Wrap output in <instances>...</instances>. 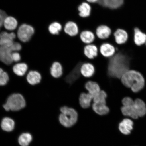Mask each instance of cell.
Segmentation results:
<instances>
[{"mask_svg": "<svg viewBox=\"0 0 146 146\" xmlns=\"http://www.w3.org/2000/svg\"><path fill=\"white\" fill-rule=\"evenodd\" d=\"M78 35L82 42L85 45L94 43L96 38L95 34L92 31L89 30L82 31Z\"/></svg>", "mask_w": 146, "mask_h": 146, "instance_id": "obj_13", "label": "cell"}, {"mask_svg": "<svg viewBox=\"0 0 146 146\" xmlns=\"http://www.w3.org/2000/svg\"><path fill=\"white\" fill-rule=\"evenodd\" d=\"M78 15L83 18H88L91 15L92 7L90 3L85 1L82 2L78 7Z\"/></svg>", "mask_w": 146, "mask_h": 146, "instance_id": "obj_15", "label": "cell"}, {"mask_svg": "<svg viewBox=\"0 0 146 146\" xmlns=\"http://www.w3.org/2000/svg\"><path fill=\"white\" fill-rule=\"evenodd\" d=\"M1 127L3 131L10 132L13 130L15 123L14 120L10 118L5 117L1 121Z\"/></svg>", "mask_w": 146, "mask_h": 146, "instance_id": "obj_27", "label": "cell"}, {"mask_svg": "<svg viewBox=\"0 0 146 146\" xmlns=\"http://www.w3.org/2000/svg\"><path fill=\"white\" fill-rule=\"evenodd\" d=\"M133 108L138 117L143 116L146 113V106L143 100L137 99L134 100Z\"/></svg>", "mask_w": 146, "mask_h": 146, "instance_id": "obj_17", "label": "cell"}, {"mask_svg": "<svg viewBox=\"0 0 146 146\" xmlns=\"http://www.w3.org/2000/svg\"><path fill=\"white\" fill-rule=\"evenodd\" d=\"M82 64L83 62L82 61L79 62L74 69L66 77L65 81L69 84H72L80 77Z\"/></svg>", "mask_w": 146, "mask_h": 146, "instance_id": "obj_14", "label": "cell"}, {"mask_svg": "<svg viewBox=\"0 0 146 146\" xmlns=\"http://www.w3.org/2000/svg\"><path fill=\"white\" fill-rule=\"evenodd\" d=\"M121 81L125 87L132 89L133 92H138L143 88L145 79L140 73L133 70H128L121 78Z\"/></svg>", "mask_w": 146, "mask_h": 146, "instance_id": "obj_2", "label": "cell"}, {"mask_svg": "<svg viewBox=\"0 0 146 146\" xmlns=\"http://www.w3.org/2000/svg\"><path fill=\"white\" fill-rule=\"evenodd\" d=\"M14 51L12 46H0V61L7 65L13 62L12 54Z\"/></svg>", "mask_w": 146, "mask_h": 146, "instance_id": "obj_8", "label": "cell"}, {"mask_svg": "<svg viewBox=\"0 0 146 146\" xmlns=\"http://www.w3.org/2000/svg\"><path fill=\"white\" fill-rule=\"evenodd\" d=\"M126 56L118 53L109 58L108 67V75L113 78H120L128 70V61Z\"/></svg>", "mask_w": 146, "mask_h": 146, "instance_id": "obj_1", "label": "cell"}, {"mask_svg": "<svg viewBox=\"0 0 146 146\" xmlns=\"http://www.w3.org/2000/svg\"><path fill=\"white\" fill-rule=\"evenodd\" d=\"M85 88L88 91L89 94L92 95L93 97L100 91L99 85L94 82H88L86 84Z\"/></svg>", "mask_w": 146, "mask_h": 146, "instance_id": "obj_25", "label": "cell"}, {"mask_svg": "<svg viewBox=\"0 0 146 146\" xmlns=\"http://www.w3.org/2000/svg\"><path fill=\"white\" fill-rule=\"evenodd\" d=\"M133 123L129 119H125L119 124V129L123 134L128 135L133 129Z\"/></svg>", "mask_w": 146, "mask_h": 146, "instance_id": "obj_18", "label": "cell"}, {"mask_svg": "<svg viewBox=\"0 0 146 146\" xmlns=\"http://www.w3.org/2000/svg\"><path fill=\"white\" fill-rule=\"evenodd\" d=\"M85 57L89 60H93L98 57L99 54V48L94 44L85 45L83 49Z\"/></svg>", "mask_w": 146, "mask_h": 146, "instance_id": "obj_11", "label": "cell"}, {"mask_svg": "<svg viewBox=\"0 0 146 146\" xmlns=\"http://www.w3.org/2000/svg\"><path fill=\"white\" fill-rule=\"evenodd\" d=\"M63 27L59 22L54 21L51 23L48 27V31L52 35L57 36L59 35L60 33L63 30Z\"/></svg>", "mask_w": 146, "mask_h": 146, "instance_id": "obj_24", "label": "cell"}, {"mask_svg": "<svg viewBox=\"0 0 146 146\" xmlns=\"http://www.w3.org/2000/svg\"><path fill=\"white\" fill-rule=\"evenodd\" d=\"M34 32L33 27L30 25L23 24L18 29L17 37L21 41L27 42L30 40Z\"/></svg>", "mask_w": 146, "mask_h": 146, "instance_id": "obj_5", "label": "cell"}, {"mask_svg": "<svg viewBox=\"0 0 146 146\" xmlns=\"http://www.w3.org/2000/svg\"><path fill=\"white\" fill-rule=\"evenodd\" d=\"M92 108L97 114L101 115L108 114L110 111L109 108L106 104L94 103L92 105Z\"/></svg>", "mask_w": 146, "mask_h": 146, "instance_id": "obj_23", "label": "cell"}, {"mask_svg": "<svg viewBox=\"0 0 146 146\" xmlns=\"http://www.w3.org/2000/svg\"><path fill=\"white\" fill-rule=\"evenodd\" d=\"M98 48L99 54L104 58H110L116 54L115 47L112 44L108 42L102 43Z\"/></svg>", "mask_w": 146, "mask_h": 146, "instance_id": "obj_6", "label": "cell"}, {"mask_svg": "<svg viewBox=\"0 0 146 146\" xmlns=\"http://www.w3.org/2000/svg\"><path fill=\"white\" fill-rule=\"evenodd\" d=\"M134 41L139 46L143 44L146 41V35L137 28L134 30Z\"/></svg>", "mask_w": 146, "mask_h": 146, "instance_id": "obj_28", "label": "cell"}, {"mask_svg": "<svg viewBox=\"0 0 146 146\" xmlns=\"http://www.w3.org/2000/svg\"><path fill=\"white\" fill-rule=\"evenodd\" d=\"M7 16L6 13L4 11L0 10V29L3 25L5 20Z\"/></svg>", "mask_w": 146, "mask_h": 146, "instance_id": "obj_35", "label": "cell"}, {"mask_svg": "<svg viewBox=\"0 0 146 146\" xmlns=\"http://www.w3.org/2000/svg\"><path fill=\"white\" fill-rule=\"evenodd\" d=\"M50 73L53 77L58 78L63 74L62 67L59 62H56L53 63L50 68Z\"/></svg>", "mask_w": 146, "mask_h": 146, "instance_id": "obj_26", "label": "cell"}, {"mask_svg": "<svg viewBox=\"0 0 146 146\" xmlns=\"http://www.w3.org/2000/svg\"><path fill=\"white\" fill-rule=\"evenodd\" d=\"M25 105L26 102L23 96L19 94H14L9 97L3 107L7 111H17L23 108Z\"/></svg>", "mask_w": 146, "mask_h": 146, "instance_id": "obj_4", "label": "cell"}, {"mask_svg": "<svg viewBox=\"0 0 146 146\" xmlns=\"http://www.w3.org/2000/svg\"><path fill=\"white\" fill-rule=\"evenodd\" d=\"M93 96L89 93H83L80 95L79 102L80 105L83 108H87L90 107Z\"/></svg>", "mask_w": 146, "mask_h": 146, "instance_id": "obj_21", "label": "cell"}, {"mask_svg": "<svg viewBox=\"0 0 146 146\" xmlns=\"http://www.w3.org/2000/svg\"><path fill=\"white\" fill-rule=\"evenodd\" d=\"M115 42L118 45L125 44L128 39V35L126 31L122 28H118L112 34Z\"/></svg>", "mask_w": 146, "mask_h": 146, "instance_id": "obj_12", "label": "cell"}, {"mask_svg": "<svg viewBox=\"0 0 146 146\" xmlns=\"http://www.w3.org/2000/svg\"><path fill=\"white\" fill-rule=\"evenodd\" d=\"M32 139L31 135L28 133H23L18 138V142L21 146H28Z\"/></svg>", "mask_w": 146, "mask_h": 146, "instance_id": "obj_31", "label": "cell"}, {"mask_svg": "<svg viewBox=\"0 0 146 146\" xmlns=\"http://www.w3.org/2000/svg\"><path fill=\"white\" fill-rule=\"evenodd\" d=\"M28 68L27 66L24 63L16 64L13 68L15 74L19 76H23L25 74Z\"/></svg>", "mask_w": 146, "mask_h": 146, "instance_id": "obj_29", "label": "cell"}, {"mask_svg": "<svg viewBox=\"0 0 146 146\" xmlns=\"http://www.w3.org/2000/svg\"><path fill=\"white\" fill-rule=\"evenodd\" d=\"M12 59L13 61L15 62L19 61L21 59V56L19 53L17 52H14L12 53Z\"/></svg>", "mask_w": 146, "mask_h": 146, "instance_id": "obj_36", "label": "cell"}, {"mask_svg": "<svg viewBox=\"0 0 146 146\" xmlns=\"http://www.w3.org/2000/svg\"><path fill=\"white\" fill-rule=\"evenodd\" d=\"M99 1L100 0H85L86 1L91 4L98 3Z\"/></svg>", "mask_w": 146, "mask_h": 146, "instance_id": "obj_37", "label": "cell"}, {"mask_svg": "<svg viewBox=\"0 0 146 146\" xmlns=\"http://www.w3.org/2000/svg\"><path fill=\"white\" fill-rule=\"evenodd\" d=\"M3 25L7 30L13 31L17 27L18 22L15 18L12 16H7L5 20Z\"/></svg>", "mask_w": 146, "mask_h": 146, "instance_id": "obj_22", "label": "cell"}, {"mask_svg": "<svg viewBox=\"0 0 146 146\" xmlns=\"http://www.w3.org/2000/svg\"><path fill=\"white\" fill-rule=\"evenodd\" d=\"M98 4L113 10L121 8L124 3V0H100Z\"/></svg>", "mask_w": 146, "mask_h": 146, "instance_id": "obj_16", "label": "cell"}, {"mask_svg": "<svg viewBox=\"0 0 146 146\" xmlns=\"http://www.w3.org/2000/svg\"><path fill=\"white\" fill-rule=\"evenodd\" d=\"M16 35L13 32L3 31L0 33V46L11 47L13 45Z\"/></svg>", "mask_w": 146, "mask_h": 146, "instance_id": "obj_10", "label": "cell"}, {"mask_svg": "<svg viewBox=\"0 0 146 146\" xmlns=\"http://www.w3.org/2000/svg\"><path fill=\"white\" fill-rule=\"evenodd\" d=\"M9 80V77L8 74L4 72L2 69L0 68V86L6 85Z\"/></svg>", "mask_w": 146, "mask_h": 146, "instance_id": "obj_33", "label": "cell"}, {"mask_svg": "<svg viewBox=\"0 0 146 146\" xmlns=\"http://www.w3.org/2000/svg\"><path fill=\"white\" fill-rule=\"evenodd\" d=\"M95 34L98 39L105 42L110 38L112 35V29L108 25H102L97 27Z\"/></svg>", "mask_w": 146, "mask_h": 146, "instance_id": "obj_7", "label": "cell"}, {"mask_svg": "<svg viewBox=\"0 0 146 146\" xmlns=\"http://www.w3.org/2000/svg\"><path fill=\"white\" fill-rule=\"evenodd\" d=\"M41 76L36 71H31L27 75V79L28 83L32 85H35L41 81Z\"/></svg>", "mask_w": 146, "mask_h": 146, "instance_id": "obj_20", "label": "cell"}, {"mask_svg": "<svg viewBox=\"0 0 146 146\" xmlns=\"http://www.w3.org/2000/svg\"><path fill=\"white\" fill-rule=\"evenodd\" d=\"M61 114L60 115V123L63 126L70 127L76 123L78 118V114L74 109L64 106L60 109Z\"/></svg>", "mask_w": 146, "mask_h": 146, "instance_id": "obj_3", "label": "cell"}, {"mask_svg": "<svg viewBox=\"0 0 146 146\" xmlns=\"http://www.w3.org/2000/svg\"><path fill=\"white\" fill-rule=\"evenodd\" d=\"M134 100L129 97H125L122 100V103L123 106L132 105L134 103Z\"/></svg>", "mask_w": 146, "mask_h": 146, "instance_id": "obj_34", "label": "cell"}, {"mask_svg": "<svg viewBox=\"0 0 146 146\" xmlns=\"http://www.w3.org/2000/svg\"><path fill=\"white\" fill-rule=\"evenodd\" d=\"M107 94L105 91L102 90L98 93L93 98L94 103L96 104H106Z\"/></svg>", "mask_w": 146, "mask_h": 146, "instance_id": "obj_32", "label": "cell"}, {"mask_svg": "<svg viewBox=\"0 0 146 146\" xmlns=\"http://www.w3.org/2000/svg\"><path fill=\"white\" fill-rule=\"evenodd\" d=\"M63 31L65 34L71 37H75L80 33L79 27L77 23L72 21H69L65 24Z\"/></svg>", "mask_w": 146, "mask_h": 146, "instance_id": "obj_9", "label": "cell"}, {"mask_svg": "<svg viewBox=\"0 0 146 146\" xmlns=\"http://www.w3.org/2000/svg\"><path fill=\"white\" fill-rule=\"evenodd\" d=\"M133 105L128 106H123L121 108V112L124 115L130 117L131 118L136 119L138 117L133 109Z\"/></svg>", "mask_w": 146, "mask_h": 146, "instance_id": "obj_30", "label": "cell"}, {"mask_svg": "<svg viewBox=\"0 0 146 146\" xmlns=\"http://www.w3.org/2000/svg\"><path fill=\"white\" fill-rule=\"evenodd\" d=\"M95 72L94 67L92 64L85 63L82 64L81 67V73L85 77L92 76Z\"/></svg>", "mask_w": 146, "mask_h": 146, "instance_id": "obj_19", "label": "cell"}]
</instances>
